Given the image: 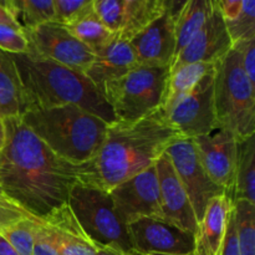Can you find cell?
<instances>
[{
  "mask_svg": "<svg viewBox=\"0 0 255 255\" xmlns=\"http://www.w3.org/2000/svg\"><path fill=\"white\" fill-rule=\"evenodd\" d=\"M151 255H176V254H151ZM189 255H194V254H189Z\"/></svg>",
  "mask_w": 255,
  "mask_h": 255,
  "instance_id": "41",
  "label": "cell"
},
{
  "mask_svg": "<svg viewBox=\"0 0 255 255\" xmlns=\"http://www.w3.org/2000/svg\"><path fill=\"white\" fill-rule=\"evenodd\" d=\"M218 255H241L239 254L238 244H237L236 231H234V221H233V209H232L231 219H229L228 229H227L226 237H224L223 246Z\"/></svg>",
  "mask_w": 255,
  "mask_h": 255,
  "instance_id": "36",
  "label": "cell"
},
{
  "mask_svg": "<svg viewBox=\"0 0 255 255\" xmlns=\"http://www.w3.org/2000/svg\"><path fill=\"white\" fill-rule=\"evenodd\" d=\"M21 85L19 74L7 52L0 50V119L21 115Z\"/></svg>",
  "mask_w": 255,
  "mask_h": 255,
  "instance_id": "23",
  "label": "cell"
},
{
  "mask_svg": "<svg viewBox=\"0 0 255 255\" xmlns=\"http://www.w3.org/2000/svg\"><path fill=\"white\" fill-rule=\"evenodd\" d=\"M133 251L139 255L194 254L196 234L163 218H142L127 226Z\"/></svg>",
  "mask_w": 255,
  "mask_h": 255,
  "instance_id": "13",
  "label": "cell"
},
{
  "mask_svg": "<svg viewBox=\"0 0 255 255\" xmlns=\"http://www.w3.org/2000/svg\"><path fill=\"white\" fill-rule=\"evenodd\" d=\"M214 69L191 91L167 109H162L169 124L184 138L206 136L217 129L213 106Z\"/></svg>",
  "mask_w": 255,
  "mask_h": 255,
  "instance_id": "9",
  "label": "cell"
},
{
  "mask_svg": "<svg viewBox=\"0 0 255 255\" xmlns=\"http://www.w3.org/2000/svg\"><path fill=\"white\" fill-rule=\"evenodd\" d=\"M168 0H94V9L114 39L131 41L167 10Z\"/></svg>",
  "mask_w": 255,
  "mask_h": 255,
  "instance_id": "10",
  "label": "cell"
},
{
  "mask_svg": "<svg viewBox=\"0 0 255 255\" xmlns=\"http://www.w3.org/2000/svg\"><path fill=\"white\" fill-rule=\"evenodd\" d=\"M17 16L22 15L25 29H34L55 19L54 0H14Z\"/></svg>",
  "mask_w": 255,
  "mask_h": 255,
  "instance_id": "27",
  "label": "cell"
},
{
  "mask_svg": "<svg viewBox=\"0 0 255 255\" xmlns=\"http://www.w3.org/2000/svg\"><path fill=\"white\" fill-rule=\"evenodd\" d=\"M233 201L226 194L212 199L198 222L194 255H218L231 219Z\"/></svg>",
  "mask_w": 255,
  "mask_h": 255,
  "instance_id": "19",
  "label": "cell"
},
{
  "mask_svg": "<svg viewBox=\"0 0 255 255\" xmlns=\"http://www.w3.org/2000/svg\"><path fill=\"white\" fill-rule=\"evenodd\" d=\"M233 221L239 254L255 255V204L234 201Z\"/></svg>",
  "mask_w": 255,
  "mask_h": 255,
  "instance_id": "26",
  "label": "cell"
},
{
  "mask_svg": "<svg viewBox=\"0 0 255 255\" xmlns=\"http://www.w3.org/2000/svg\"><path fill=\"white\" fill-rule=\"evenodd\" d=\"M37 219L39 218L35 217L22 219L1 232L2 237L9 242L10 246L19 255H32Z\"/></svg>",
  "mask_w": 255,
  "mask_h": 255,
  "instance_id": "29",
  "label": "cell"
},
{
  "mask_svg": "<svg viewBox=\"0 0 255 255\" xmlns=\"http://www.w3.org/2000/svg\"><path fill=\"white\" fill-rule=\"evenodd\" d=\"M232 47L233 42L228 34L226 22L214 6L213 0V11L211 16L193 40L177 55L169 70L194 62L214 65L221 61Z\"/></svg>",
  "mask_w": 255,
  "mask_h": 255,
  "instance_id": "17",
  "label": "cell"
},
{
  "mask_svg": "<svg viewBox=\"0 0 255 255\" xmlns=\"http://www.w3.org/2000/svg\"><path fill=\"white\" fill-rule=\"evenodd\" d=\"M96 255H124L119 252L111 251V249H106V248H97V253Z\"/></svg>",
  "mask_w": 255,
  "mask_h": 255,
  "instance_id": "40",
  "label": "cell"
},
{
  "mask_svg": "<svg viewBox=\"0 0 255 255\" xmlns=\"http://www.w3.org/2000/svg\"><path fill=\"white\" fill-rule=\"evenodd\" d=\"M40 219L49 228L59 255H96L97 248L82 231L67 204Z\"/></svg>",
  "mask_w": 255,
  "mask_h": 255,
  "instance_id": "20",
  "label": "cell"
},
{
  "mask_svg": "<svg viewBox=\"0 0 255 255\" xmlns=\"http://www.w3.org/2000/svg\"><path fill=\"white\" fill-rule=\"evenodd\" d=\"M109 193L126 226L142 218H162L156 164L117 184Z\"/></svg>",
  "mask_w": 255,
  "mask_h": 255,
  "instance_id": "12",
  "label": "cell"
},
{
  "mask_svg": "<svg viewBox=\"0 0 255 255\" xmlns=\"http://www.w3.org/2000/svg\"><path fill=\"white\" fill-rule=\"evenodd\" d=\"M166 154L188 194L197 222H199L209 202L224 192L207 174L193 139L179 138L167 148Z\"/></svg>",
  "mask_w": 255,
  "mask_h": 255,
  "instance_id": "11",
  "label": "cell"
},
{
  "mask_svg": "<svg viewBox=\"0 0 255 255\" xmlns=\"http://www.w3.org/2000/svg\"><path fill=\"white\" fill-rule=\"evenodd\" d=\"M5 144V126L2 119H0V154H1L2 148Z\"/></svg>",
  "mask_w": 255,
  "mask_h": 255,
  "instance_id": "39",
  "label": "cell"
},
{
  "mask_svg": "<svg viewBox=\"0 0 255 255\" xmlns=\"http://www.w3.org/2000/svg\"><path fill=\"white\" fill-rule=\"evenodd\" d=\"M214 69V65L194 62V64L182 65L173 70H169L168 84H167L166 96H164L162 109H167L178 99L191 91L207 74Z\"/></svg>",
  "mask_w": 255,
  "mask_h": 255,
  "instance_id": "24",
  "label": "cell"
},
{
  "mask_svg": "<svg viewBox=\"0 0 255 255\" xmlns=\"http://www.w3.org/2000/svg\"><path fill=\"white\" fill-rule=\"evenodd\" d=\"M241 55V65L244 72L251 80L252 84L255 85V40H249L246 42H239L233 45Z\"/></svg>",
  "mask_w": 255,
  "mask_h": 255,
  "instance_id": "34",
  "label": "cell"
},
{
  "mask_svg": "<svg viewBox=\"0 0 255 255\" xmlns=\"http://www.w3.org/2000/svg\"><path fill=\"white\" fill-rule=\"evenodd\" d=\"M54 22L69 26L94 7V0H54Z\"/></svg>",
  "mask_w": 255,
  "mask_h": 255,
  "instance_id": "30",
  "label": "cell"
},
{
  "mask_svg": "<svg viewBox=\"0 0 255 255\" xmlns=\"http://www.w3.org/2000/svg\"><path fill=\"white\" fill-rule=\"evenodd\" d=\"M30 217L32 216H30L19 204L10 199L0 186V233L12 224L17 223L22 219L30 218Z\"/></svg>",
  "mask_w": 255,
  "mask_h": 255,
  "instance_id": "32",
  "label": "cell"
},
{
  "mask_svg": "<svg viewBox=\"0 0 255 255\" xmlns=\"http://www.w3.org/2000/svg\"><path fill=\"white\" fill-rule=\"evenodd\" d=\"M66 27L80 42L91 49L94 54L110 44L114 39L112 32L100 20L94 7Z\"/></svg>",
  "mask_w": 255,
  "mask_h": 255,
  "instance_id": "25",
  "label": "cell"
},
{
  "mask_svg": "<svg viewBox=\"0 0 255 255\" xmlns=\"http://www.w3.org/2000/svg\"><path fill=\"white\" fill-rule=\"evenodd\" d=\"M182 134L156 110L136 121H115L86 171V184L110 192L117 184L157 163Z\"/></svg>",
  "mask_w": 255,
  "mask_h": 255,
  "instance_id": "2",
  "label": "cell"
},
{
  "mask_svg": "<svg viewBox=\"0 0 255 255\" xmlns=\"http://www.w3.org/2000/svg\"><path fill=\"white\" fill-rule=\"evenodd\" d=\"M0 255H19L16 251L9 244V242L0 233Z\"/></svg>",
  "mask_w": 255,
  "mask_h": 255,
  "instance_id": "38",
  "label": "cell"
},
{
  "mask_svg": "<svg viewBox=\"0 0 255 255\" xmlns=\"http://www.w3.org/2000/svg\"><path fill=\"white\" fill-rule=\"evenodd\" d=\"M243 0H214V6L224 21H231L241 12Z\"/></svg>",
  "mask_w": 255,
  "mask_h": 255,
  "instance_id": "35",
  "label": "cell"
},
{
  "mask_svg": "<svg viewBox=\"0 0 255 255\" xmlns=\"http://www.w3.org/2000/svg\"><path fill=\"white\" fill-rule=\"evenodd\" d=\"M224 22L233 45L255 40V0H243L238 16Z\"/></svg>",
  "mask_w": 255,
  "mask_h": 255,
  "instance_id": "28",
  "label": "cell"
},
{
  "mask_svg": "<svg viewBox=\"0 0 255 255\" xmlns=\"http://www.w3.org/2000/svg\"><path fill=\"white\" fill-rule=\"evenodd\" d=\"M32 255H59L54 239L42 219H37Z\"/></svg>",
  "mask_w": 255,
  "mask_h": 255,
  "instance_id": "33",
  "label": "cell"
},
{
  "mask_svg": "<svg viewBox=\"0 0 255 255\" xmlns=\"http://www.w3.org/2000/svg\"><path fill=\"white\" fill-rule=\"evenodd\" d=\"M129 255H139V254H137L136 252H133V253H132V254H129Z\"/></svg>",
  "mask_w": 255,
  "mask_h": 255,
  "instance_id": "42",
  "label": "cell"
},
{
  "mask_svg": "<svg viewBox=\"0 0 255 255\" xmlns=\"http://www.w3.org/2000/svg\"><path fill=\"white\" fill-rule=\"evenodd\" d=\"M0 24L21 25L19 22L16 10H15L14 0L0 1Z\"/></svg>",
  "mask_w": 255,
  "mask_h": 255,
  "instance_id": "37",
  "label": "cell"
},
{
  "mask_svg": "<svg viewBox=\"0 0 255 255\" xmlns=\"http://www.w3.org/2000/svg\"><path fill=\"white\" fill-rule=\"evenodd\" d=\"M11 56L21 85V114L75 105L109 125L116 121L110 105L85 74L26 54Z\"/></svg>",
  "mask_w": 255,
  "mask_h": 255,
  "instance_id": "3",
  "label": "cell"
},
{
  "mask_svg": "<svg viewBox=\"0 0 255 255\" xmlns=\"http://www.w3.org/2000/svg\"><path fill=\"white\" fill-rule=\"evenodd\" d=\"M136 54L128 41L112 39L110 44L95 54L85 75L102 94L107 82L122 77L137 66Z\"/></svg>",
  "mask_w": 255,
  "mask_h": 255,
  "instance_id": "18",
  "label": "cell"
},
{
  "mask_svg": "<svg viewBox=\"0 0 255 255\" xmlns=\"http://www.w3.org/2000/svg\"><path fill=\"white\" fill-rule=\"evenodd\" d=\"M5 144L0 154V186L35 218L67 204L76 183H85L89 162L74 164L51 151L20 116L2 119Z\"/></svg>",
  "mask_w": 255,
  "mask_h": 255,
  "instance_id": "1",
  "label": "cell"
},
{
  "mask_svg": "<svg viewBox=\"0 0 255 255\" xmlns=\"http://www.w3.org/2000/svg\"><path fill=\"white\" fill-rule=\"evenodd\" d=\"M0 50L10 55H24L29 51L22 25L0 24Z\"/></svg>",
  "mask_w": 255,
  "mask_h": 255,
  "instance_id": "31",
  "label": "cell"
},
{
  "mask_svg": "<svg viewBox=\"0 0 255 255\" xmlns=\"http://www.w3.org/2000/svg\"><path fill=\"white\" fill-rule=\"evenodd\" d=\"M29 51L26 55L47 60L55 64L85 74L95 54L80 42L66 26L57 22H47L34 29H25Z\"/></svg>",
  "mask_w": 255,
  "mask_h": 255,
  "instance_id": "8",
  "label": "cell"
},
{
  "mask_svg": "<svg viewBox=\"0 0 255 255\" xmlns=\"http://www.w3.org/2000/svg\"><path fill=\"white\" fill-rule=\"evenodd\" d=\"M213 106L217 129L232 132L237 141L255 133V85L244 72L236 47L214 64Z\"/></svg>",
  "mask_w": 255,
  "mask_h": 255,
  "instance_id": "5",
  "label": "cell"
},
{
  "mask_svg": "<svg viewBox=\"0 0 255 255\" xmlns=\"http://www.w3.org/2000/svg\"><path fill=\"white\" fill-rule=\"evenodd\" d=\"M197 153L209 178L233 201L237 138L227 129H216L193 138Z\"/></svg>",
  "mask_w": 255,
  "mask_h": 255,
  "instance_id": "15",
  "label": "cell"
},
{
  "mask_svg": "<svg viewBox=\"0 0 255 255\" xmlns=\"http://www.w3.org/2000/svg\"><path fill=\"white\" fill-rule=\"evenodd\" d=\"M168 66L137 65L122 77L107 82L102 96L116 121H136L163 106Z\"/></svg>",
  "mask_w": 255,
  "mask_h": 255,
  "instance_id": "7",
  "label": "cell"
},
{
  "mask_svg": "<svg viewBox=\"0 0 255 255\" xmlns=\"http://www.w3.org/2000/svg\"><path fill=\"white\" fill-rule=\"evenodd\" d=\"M184 1L168 0L167 10L129 41L139 65L168 66L176 56L174 20Z\"/></svg>",
  "mask_w": 255,
  "mask_h": 255,
  "instance_id": "14",
  "label": "cell"
},
{
  "mask_svg": "<svg viewBox=\"0 0 255 255\" xmlns=\"http://www.w3.org/2000/svg\"><path fill=\"white\" fill-rule=\"evenodd\" d=\"M213 11V0H186L174 20L176 56L198 34ZM174 56V59H176Z\"/></svg>",
  "mask_w": 255,
  "mask_h": 255,
  "instance_id": "21",
  "label": "cell"
},
{
  "mask_svg": "<svg viewBox=\"0 0 255 255\" xmlns=\"http://www.w3.org/2000/svg\"><path fill=\"white\" fill-rule=\"evenodd\" d=\"M25 125L54 153L74 164L91 162L109 124L75 105L37 109L20 115Z\"/></svg>",
  "mask_w": 255,
  "mask_h": 255,
  "instance_id": "4",
  "label": "cell"
},
{
  "mask_svg": "<svg viewBox=\"0 0 255 255\" xmlns=\"http://www.w3.org/2000/svg\"><path fill=\"white\" fill-rule=\"evenodd\" d=\"M247 201L255 204V137L237 142L234 201Z\"/></svg>",
  "mask_w": 255,
  "mask_h": 255,
  "instance_id": "22",
  "label": "cell"
},
{
  "mask_svg": "<svg viewBox=\"0 0 255 255\" xmlns=\"http://www.w3.org/2000/svg\"><path fill=\"white\" fill-rule=\"evenodd\" d=\"M67 206L96 248L124 255L133 253L128 229L116 213L109 192L91 184L76 183L70 192Z\"/></svg>",
  "mask_w": 255,
  "mask_h": 255,
  "instance_id": "6",
  "label": "cell"
},
{
  "mask_svg": "<svg viewBox=\"0 0 255 255\" xmlns=\"http://www.w3.org/2000/svg\"><path fill=\"white\" fill-rule=\"evenodd\" d=\"M162 218L184 231L196 234V214L189 197L166 153L156 163Z\"/></svg>",
  "mask_w": 255,
  "mask_h": 255,
  "instance_id": "16",
  "label": "cell"
}]
</instances>
